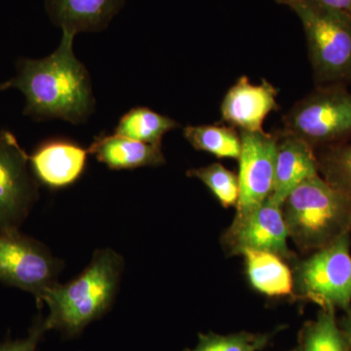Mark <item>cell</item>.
<instances>
[{
  "label": "cell",
  "instance_id": "obj_6",
  "mask_svg": "<svg viewBox=\"0 0 351 351\" xmlns=\"http://www.w3.org/2000/svg\"><path fill=\"white\" fill-rule=\"evenodd\" d=\"M293 298L321 309L351 308L350 234L299 261L293 269Z\"/></svg>",
  "mask_w": 351,
  "mask_h": 351
},
{
  "label": "cell",
  "instance_id": "obj_18",
  "mask_svg": "<svg viewBox=\"0 0 351 351\" xmlns=\"http://www.w3.org/2000/svg\"><path fill=\"white\" fill-rule=\"evenodd\" d=\"M299 351H351L334 309H321L315 320L307 321L299 332Z\"/></svg>",
  "mask_w": 351,
  "mask_h": 351
},
{
  "label": "cell",
  "instance_id": "obj_14",
  "mask_svg": "<svg viewBox=\"0 0 351 351\" xmlns=\"http://www.w3.org/2000/svg\"><path fill=\"white\" fill-rule=\"evenodd\" d=\"M125 0H45L53 24L77 34L105 29Z\"/></svg>",
  "mask_w": 351,
  "mask_h": 351
},
{
  "label": "cell",
  "instance_id": "obj_1",
  "mask_svg": "<svg viewBox=\"0 0 351 351\" xmlns=\"http://www.w3.org/2000/svg\"><path fill=\"white\" fill-rule=\"evenodd\" d=\"M75 36L63 31L61 43L52 54L43 59H20L16 75L0 84L1 91L22 92L27 117L38 121L62 119L77 125L93 114L96 101L91 78L86 66L75 57Z\"/></svg>",
  "mask_w": 351,
  "mask_h": 351
},
{
  "label": "cell",
  "instance_id": "obj_10",
  "mask_svg": "<svg viewBox=\"0 0 351 351\" xmlns=\"http://www.w3.org/2000/svg\"><path fill=\"white\" fill-rule=\"evenodd\" d=\"M239 199L234 218L251 213L269 197L274 188L277 133L240 131Z\"/></svg>",
  "mask_w": 351,
  "mask_h": 351
},
{
  "label": "cell",
  "instance_id": "obj_19",
  "mask_svg": "<svg viewBox=\"0 0 351 351\" xmlns=\"http://www.w3.org/2000/svg\"><path fill=\"white\" fill-rule=\"evenodd\" d=\"M184 136L196 151L206 152L218 158L237 159L241 152V138L232 126L189 125Z\"/></svg>",
  "mask_w": 351,
  "mask_h": 351
},
{
  "label": "cell",
  "instance_id": "obj_28",
  "mask_svg": "<svg viewBox=\"0 0 351 351\" xmlns=\"http://www.w3.org/2000/svg\"><path fill=\"white\" fill-rule=\"evenodd\" d=\"M0 91H1V90H0Z\"/></svg>",
  "mask_w": 351,
  "mask_h": 351
},
{
  "label": "cell",
  "instance_id": "obj_13",
  "mask_svg": "<svg viewBox=\"0 0 351 351\" xmlns=\"http://www.w3.org/2000/svg\"><path fill=\"white\" fill-rule=\"evenodd\" d=\"M88 154V149L69 141H48L29 156V165L36 179L45 186L66 188L84 172Z\"/></svg>",
  "mask_w": 351,
  "mask_h": 351
},
{
  "label": "cell",
  "instance_id": "obj_12",
  "mask_svg": "<svg viewBox=\"0 0 351 351\" xmlns=\"http://www.w3.org/2000/svg\"><path fill=\"white\" fill-rule=\"evenodd\" d=\"M274 188L269 198L282 206L284 201L298 186L319 175L315 149L292 134L277 133Z\"/></svg>",
  "mask_w": 351,
  "mask_h": 351
},
{
  "label": "cell",
  "instance_id": "obj_2",
  "mask_svg": "<svg viewBox=\"0 0 351 351\" xmlns=\"http://www.w3.org/2000/svg\"><path fill=\"white\" fill-rule=\"evenodd\" d=\"M123 267L121 256L112 249H103L95 252L90 265L75 280L48 289L43 298L49 308L44 319L47 330L75 337L99 319L112 304Z\"/></svg>",
  "mask_w": 351,
  "mask_h": 351
},
{
  "label": "cell",
  "instance_id": "obj_16",
  "mask_svg": "<svg viewBox=\"0 0 351 351\" xmlns=\"http://www.w3.org/2000/svg\"><path fill=\"white\" fill-rule=\"evenodd\" d=\"M241 256L252 288L269 298L293 297V270L285 260L265 251L247 250Z\"/></svg>",
  "mask_w": 351,
  "mask_h": 351
},
{
  "label": "cell",
  "instance_id": "obj_27",
  "mask_svg": "<svg viewBox=\"0 0 351 351\" xmlns=\"http://www.w3.org/2000/svg\"><path fill=\"white\" fill-rule=\"evenodd\" d=\"M291 351H299V350H298V348H294V350H291Z\"/></svg>",
  "mask_w": 351,
  "mask_h": 351
},
{
  "label": "cell",
  "instance_id": "obj_23",
  "mask_svg": "<svg viewBox=\"0 0 351 351\" xmlns=\"http://www.w3.org/2000/svg\"><path fill=\"white\" fill-rule=\"evenodd\" d=\"M46 331L48 330L46 328L45 320L38 317L27 338L0 343V351H36L39 341Z\"/></svg>",
  "mask_w": 351,
  "mask_h": 351
},
{
  "label": "cell",
  "instance_id": "obj_21",
  "mask_svg": "<svg viewBox=\"0 0 351 351\" xmlns=\"http://www.w3.org/2000/svg\"><path fill=\"white\" fill-rule=\"evenodd\" d=\"M186 176L202 182L226 209L237 207L240 191L239 175L226 169L221 163L189 170Z\"/></svg>",
  "mask_w": 351,
  "mask_h": 351
},
{
  "label": "cell",
  "instance_id": "obj_17",
  "mask_svg": "<svg viewBox=\"0 0 351 351\" xmlns=\"http://www.w3.org/2000/svg\"><path fill=\"white\" fill-rule=\"evenodd\" d=\"M179 126L180 123L167 115L154 112L149 108L138 107L132 108L120 119L114 134L162 147L164 135Z\"/></svg>",
  "mask_w": 351,
  "mask_h": 351
},
{
  "label": "cell",
  "instance_id": "obj_22",
  "mask_svg": "<svg viewBox=\"0 0 351 351\" xmlns=\"http://www.w3.org/2000/svg\"><path fill=\"white\" fill-rule=\"evenodd\" d=\"M276 332H239L230 335H219L209 332L199 334L195 348L184 351H260L267 348Z\"/></svg>",
  "mask_w": 351,
  "mask_h": 351
},
{
  "label": "cell",
  "instance_id": "obj_25",
  "mask_svg": "<svg viewBox=\"0 0 351 351\" xmlns=\"http://www.w3.org/2000/svg\"><path fill=\"white\" fill-rule=\"evenodd\" d=\"M339 327L343 330V334L346 335L351 350V308L346 311V315L341 318V322H339Z\"/></svg>",
  "mask_w": 351,
  "mask_h": 351
},
{
  "label": "cell",
  "instance_id": "obj_5",
  "mask_svg": "<svg viewBox=\"0 0 351 351\" xmlns=\"http://www.w3.org/2000/svg\"><path fill=\"white\" fill-rule=\"evenodd\" d=\"M282 131L323 149L351 138V92L345 84L321 85L295 103L283 119Z\"/></svg>",
  "mask_w": 351,
  "mask_h": 351
},
{
  "label": "cell",
  "instance_id": "obj_20",
  "mask_svg": "<svg viewBox=\"0 0 351 351\" xmlns=\"http://www.w3.org/2000/svg\"><path fill=\"white\" fill-rule=\"evenodd\" d=\"M317 156L319 175L341 193L351 196V142L321 149Z\"/></svg>",
  "mask_w": 351,
  "mask_h": 351
},
{
  "label": "cell",
  "instance_id": "obj_7",
  "mask_svg": "<svg viewBox=\"0 0 351 351\" xmlns=\"http://www.w3.org/2000/svg\"><path fill=\"white\" fill-rule=\"evenodd\" d=\"M60 269L61 262L40 242L19 230H0V282L31 293L41 304Z\"/></svg>",
  "mask_w": 351,
  "mask_h": 351
},
{
  "label": "cell",
  "instance_id": "obj_24",
  "mask_svg": "<svg viewBox=\"0 0 351 351\" xmlns=\"http://www.w3.org/2000/svg\"><path fill=\"white\" fill-rule=\"evenodd\" d=\"M319 5L348 14L351 17V0H309Z\"/></svg>",
  "mask_w": 351,
  "mask_h": 351
},
{
  "label": "cell",
  "instance_id": "obj_4",
  "mask_svg": "<svg viewBox=\"0 0 351 351\" xmlns=\"http://www.w3.org/2000/svg\"><path fill=\"white\" fill-rule=\"evenodd\" d=\"M306 32L314 75L321 85L351 82V17L309 0L288 5Z\"/></svg>",
  "mask_w": 351,
  "mask_h": 351
},
{
  "label": "cell",
  "instance_id": "obj_26",
  "mask_svg": "<svg viewBox=\"0 0 351 351\" xmlns=\"http://www.w3.org/2000/svg\"><path fill=\"white\" fill-rule=\"evenodd\" d=\"M279 4H284V5H289L292 2V0H276Z\"/></svg>",
  "mask_w": 351,
  "mask_h": 351
},
{
  "label": "cell",
  "instance_id": "obj_9",
  "mask_svg": "<svg viewBox=\"0 0 351 351\" xmlns=\"http://www.w3.org/2000/svg\"><path fill=\"white\" fill-rule=\"evenodd\" d=\"M288 239L282 206L269 197L251 213L233 219L221 235V244L228 257L241 256L247 250L265 251L291 262L295 255Z\"/></svg>",
  "mask_w": 351,
  "mask_h": 351
},
{
  "label": "cell",
  "instance_id": "obj_8",
  "mask_svg": "<svg viewBox=\"0 0 351 351\" xmlns=\"http://www.w3.org/2000/svg\"><path fill=\"white\" fill-rule=\"evenodd\" d=\"M36 180L17 138L0 130V230H19L38 200Z\"/></svg>",
  "mask_w": 351,
  "mask_h": 351
},
{
  "label": "cell",
  "instance_id": "obj_3",
  "mask_svg": "<svg viewBox=\"0 0 351 351\" xmlns=\"http://www.w3.org/2000/svg\"><path fill=\"white\" fill-rule=\"evenodd\" d=\"M289 239L304 253L315 252L351 234V196L320 175L292 191L282 204Z\"/></svg>",
  "mask_w": 351,
  "mask_h": 351
},
{
  "label": "cell",
  "instance_id": "obj_15",
  "mask_svg": "<svg viewBox=\"0 0 351 351\" xmlns=\"http://www.w3.org/2000/svg\"><path fill=\"white\" fill-rule=\"evenodd\" d=\"M101 163L110 169H135L156 167L165 164L161 147L117 135H100L88 149Z\"/></svg>",
  "mask_w": 351,
  "mask_h": 351
},
{
  "label": "cell",
  "instance_id": "obj_11",
  "mask_svg": "<svg viewBox=\"0 0 351 351\" xmlns=\"http://www.w3.org/2000/svg\"><path fill=\"white\" fill-rule=\"evenodd\" d=\"M277 94L276 88L267 80L253 84L247 76H241L223 97L221 119L239 131H263L267 115L278 110Z\"/></svg>",
  "mask_w": 351,
  "mask_h": 351
}]
</instances>
